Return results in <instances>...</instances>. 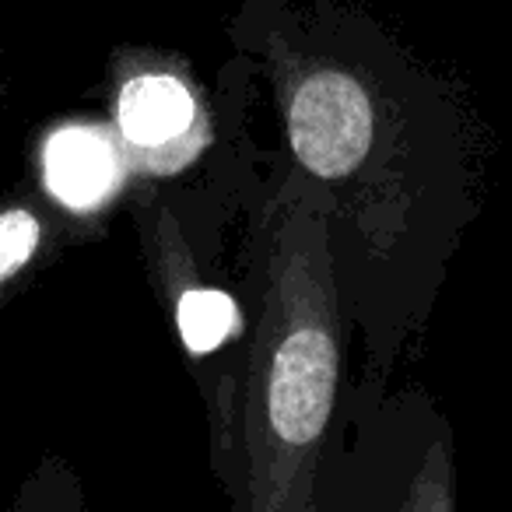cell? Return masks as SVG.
<instances>
[{
  "label": "cell",
  "mask_w": 512,
  "mask_h": 512,
  "mask_svg": "<svg viewBox=\"0 0 512 512\" xmlns=\"http://www.w3.org/2000/svg\"><path fill=\"white\" fill-rule=\"evenodd\" d=\"M274 165L264 183L249 169L253 313L207 393V411L214 460L242 512H313L351 327L334 278L327 204L288 162Z\"/></svg>",
  "instance_id": "cell-2"
},
{
  "label": "cell",
  "mask_w": 512,
  "mask_h": 512,
  "mask_svg": "<svg viewBox=\"0 0 512 512\" xmlns=\"http://www.w3.org/2000/svg\"><path fill=\"white\" fill-rule=\"evenodd\" d=\"M116 137L134 155L127 165L172 172L204 148L211 127L190 78L179 67L141 57L116 85Z\"/></svg>",
  "instance_id": "cell-4"
},
{
  "label": "cell",
  "mask_w": 512,
  "mask_h": 512,
  "mask_svg": "<svg viewBox=\"0 0 512 512\" xmlns=\"http://www.w3.org/2000/svg\"><path fill=\"white\" fill-rule=\"evenodd\" d=\"M39 179L60 207L92 218L127 183V155L116 130L99 123H71L53 130L43 144Z\"/></svg>",
  "instance_id": "cell-5"
},
{
  "label": "cell",
  "mask_w": 512,
  "mask_h": 512,
  "mask_svg": "<svg viewBox=\"0 0 512 512\" xmlns=\"http://www.w3.org/2000/svg\"><path fill=\"white\" fill-rule=\"evenodd\" d=\"M453 484V446H449L446 428H439V435L421 453L418 470L411 474L400 512H456Z\"/></svg>",
  "instance_id": "cell-7"
},
{
  "label": "cell",
  "mask_w": 512,
  "mask_h": 512,
  "mask_svg": "<svg viewBox=\"0 0 512 512\" xmlns=\"http://www.w3.org/2000/svg\"><path fill=\"white\" fill-rule=\"evenodd\" d=\"M134 221L148 278L158 299L169 306L172 327L190 362H204L228 344H239L246 334V306L204 271L179 207L162 190H137Z\"/></svg>",
  "instance_id": "cell-3"
},
{
  "label": "cell",
  "mask_w": 512,
  "mask_h": 512,
  "mask_svg": "<svg viewBox=\"0 0 512 512\" xmlns=\"http://www.w3.org/2000/svg\"><path fill=\"white\" fill-rule=\"evenodd\" d=\"M81 214H71L39 186L11 193L0 200V309L11 306L46 267L53 256L74 242Z\"/></svg>",
  "instance_id": "cell-6"
},
{
  "label": "cell",
  "mask_w": 512,
  "mask_h": 512,
  "mask_svg": "<svg viewBox=\"0 0 512 512\" xmlns=\"http://www.w3.org/2000/svg\"><path fill=\"white\" fill-rule=\"evenodd\" d=\"M228 39L323 197L344 320L379 393L425 330L488 193V123L460 81L355 0H242Z\"/></svg>",
  "instance_id": "cell-1"
}]
</instances>
